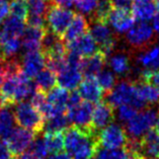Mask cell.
Returning <instances> with one entry per match:
<instances>
[{
  "label": "cell",
  "instance_id": "52a82bcc",
  "mask_svg": "<svg viewBox=\"0 0 159 159\" xmlns=\"http://www.w3.org/2000/svg\"><path fill=\"white\" fill-rule=\"evenodd\" d=\"M91 25L89 34L95 41L99 51L107 57L116 47V39L112 32L104 22H91Z\"/></svg>",
  "mask_w": 159,
  "mask_h": 159
},
{
  "label": "cell",
  "instance_id": "f1b7e54d",
  "mask_svg": "<svg viewBox=\"0 0 159 159\" xmlns=\"http://www.w3.org/2000/svg\"><path fill=\"white\" fill-rule=\"evenodd\" d=\"M110 66L118 76L127 75L130 71L129 57L125 54H116L112 55L110 60Z\"/></svg>",
  "mask_w": 159,
  "mask_h": 159
},
{
  "label": "cell",
  "instance_id": "d6986e66",
  "mask_svg": "<svg viewBox=\"0 0 159 159\" xmlns=\"http://www.w3.org/2000/svg\"><path fill=\"white\" fill-rule=\"evenodd\" d=\"M89 30V25L87 19L82 14H74L71 24L69 25L68 29L63 36V41L69 43L80 38Z\"/></svg>",
  "mask_w": 159,
  "mask_h": 159
},
{
  "label": "cell",
  "instance_id": "7c38bea8",
  "mask_svg": "<svg viewBox=\"0 0 159 159\" xmlns=\"http://www.w3.org/2000/svg\"><path fill=\"white\" fill-rule=\"evenodd\" d=\"M67 52L73 53L80 58H86L98 51V47L96 45L93 38L89 33H86L76 40L65 43Z\"/></svg>",
  "mask_w": 159,
  "mask_h": 159
},
{
  "label": "cell",
  "instance_id": "681fc988",
  "mask_svg": "<svg viewBox=\"0 0 159 159\" xmlns=\"http://www.w3.org/2000/svg\"><path fill=\"white\" fill-rule=\"evenodd\" d=\"M0 107H1V99H0Z\"/></svg>",
  "mask_w": 159,
  "mask_h": 159
},
{
  "label": "cell",
  "instance_id": "e575fe53",
  "mask_svg": "<svg viewBox=\"0 0 159 159\" xmlns=\"http://www.w3.org/2000/svg\"><path fill=\"white\" fill-rule=\"evenodd\" d=\"M139 81L159 89V70H144L141 72Z\"/></svg>",
  "mask_w": 159,
  "mask_h": 159
},
{
  "label": "cell",
  "instance_id": "4316f807",
  "mask_svg": "<svg viewBox=\"0 0 159 159\" xmlns=\"http://www.w3.org/2000/svg\"><path fill=\"white\" fill-rule=\"evenodd\" d=\"M25 21H22L14 16H10L3 24L1 33L9 37L20 38L25 32Z\"/></svg>",
  "mask_w": 159,
  "mask_h": 159
},
{
  "label": "cell",
  "instance_id": "7a4b0ae2",
  "mask_svg": "<svg viewBox=\"0 0 159 159\" xmlns=\"http://www.w3.org/2000/svg\"><path fill=\"white\" fill-rule=\"evenodd\" d=\"M107 102L112 107L131 106L135 108H143L146 104L139 98L135 81H122L107 94Z\"/></svg>",
  "mask_w": 159,
  "mask_h": 159
},
{
  "label": "cell",
  "instance_id": "44dd1931",
  "mask_svg": "<svg viewBox=\"0 0 159 159\" xmlns=\"http://www.w3.org/2000/svg\"><path fill=\"white\" fill-rule=\"evenodd\" d=\"M68 98H69L68 91L61 86L54 87L47 94L48 102L52 106V107L56 111L57 115L64 114V111H67Z\"/></svg>",
  "mask_w": 159,
  "mask_h": 159
},
{
  "label": "cell",
  "instance_id": "b9f144b4",
  "mask_svg": "<svg viewBox=\"0 0 159 159\" xmlns=\"http://www.w3.org/2000/svg\"><path fill=\"white\" fill-rule=\"evenodd\" d=\"M13 159H45V158L38 156V155L34 154L32 152H25L22 154L17 155V156H15Z\"/></svg>",
  "mask_w": 159,
  "mask_h": 159
},
{
  "label": "cell",
  "instance_id": "ee69618b",
  "mask_svg": "<svg viewBox=\"0 0 159 159\" xmlns=\"http://www.w3.org/2000/svg\"><path fill=\"white\" fill-rule=\"evenodd\" d=\"M153 30L159 34V11H157L153 17Z\"/></svg>",
  "mask_w": 159,
  "mask_h": 159
},
{
  "label": "cell",
  "instance_id": "277c9868",
  "mask_svg": "<svg viewBox=\"0 0 159 159\" xmlns=\"http://www.w3.org/2000/svg\"><path fill=\"white\" fill-rule=\"evenodd\" d=\"M74 11L71 9L51 3L45 16L47 30L63 39L66 30L74 17Z\"/></svg>",
  "mask_w": 159,
  "mask_h": 159
},
{
  "label": "cell",
  "instance_id": "f546056e",
  "mask_svg": "<svg viewBox=\"0 0 159 159\" xmlns=\"http://www.w3.org/2000/svg\"><path fill=\"white\" fill-rule=\"evenodd\" d=\"M9 12L22 21H26L30 15L29 0H11L9 4Z\"/></svg>",
  "mask_w": 159,
  "mask_h": 159
},
{
  "label": "cell",
  "instance_id": "8d00e7d4",
  "mask_svg": "<svg viewBox=\"0 0 159 159\" xmlns=\"http://www.w3.org/2000/svg\"><path fill=\"white\" fill-rule=\"evenodd\" d=\"M118 114H119L120 121H122L124 123H128L138 114V111H137V108H135L131 106H121V107H119Z\"/></svg>",
  "mask_w": 159,
  "mask_h": 159
},
{
  "label": "cell",
  "instance_id": "ba28073f",
  "mask_svg": "<svg viewBox=\"0 0 159 159\" xmlns=\"http://www.w3.org/2000/svg\"><path fill=\"white\" fill-rule=\"evenodd\" d=\"M36 136L37 135L33 133L32 131L24 129V128L19 127L13 129L9 137L5 140L13 157L25 153V151L30 148L32 143L36 139Z\"/></svg>",
  "mask_w": 159,
  "mask_h": 159
},
{
  "label": "cell",
  "instance_id": "4dcf8cb0",
  "mask_svg": "<svg viewBox=\"0 0 159 159\" xmlns=\"http://www.w3.org/2000/svg\"><path fill=\"white\" fill-rule=\"evenodd\" d=\"M114 8L110 0H99L98 6L90 16L91 22H104L107 24L108 15H110L111 9Z\"/></svg>",
  "mask_w": 159,
  "mask_h": 159
},
{
  "label": "cell",
  "instance_id": "2e32d148",
  "mask_svg": "<svg viewBox=\"0 0 159 159\" xmlns=\"http://www.w3.org/2000/svg\"><path fill=\"white\" fill-rule=\"evenodd\" d=\"M78 93L80 94L81 98L90 103H98L103 98V90L94 77H85V79L81 81Z\"/></svg>",
  "mask_w": 159,
  "mask_h": 159
},
{
  "label": "cell",
  "instance_id": "d4e9b609",
  "mask_svg": "<svg viewBox=\"0 0 159 159\" xmlns=\"http://www.w3.org/2000/svg\"><path fill=\"white\" fill-rule=\"evenodd\" d=\"M14 117L9 107L0 108V138L6 140L14 129Z\"/></svg>",
  "mask_w": 159,
  "mask_h": 159
},
{
  "label": "cell",
  "instance_id": "60d3db41",
  "mask_svg": "<svg viewBox=\"0 0 159 159\" xmlns=\"http://www.w3.org/2000/svg\"><path fill=\"white\" fill-rule=\"evenodd\" d=\"M75 0H52V2L54 4H57L59 6L65 7V8H69L74 4Z\"/></svg>",
  "mask_w": 159,
  "mask_h": 159
},
{
  "label": "cell",
  "instance_id": "484cf974",
  "mask_svg": "<svg viewBox=\"0 0 159 159\" xmlns=\"http://www.w3.org/2000/svg\"><path fill=\"white\" fill-rule=\"evenodd\" d=\"M70 122L66 114L55 115L51 118L45 120L44 129L47 133H57V132L66 131L68 129V126Z\"/></svg>",
  "mask_w": 159,
  "mask_h": 159
},
{
  "label": "cell",
  "instance_id": "5b68a950",
  "mask_svg": "<svg viewBox=\"0 0 159 159\" xmlns=\"http://www.w3.org/2000/svg\"><path fill=\"white\" fill-rule=\"evenodd\" d=\"M156 122V111L152 108H145L138 112L135 117L127 123L126 132L132 140H141L147 132H149Z\"/></svg>",
  "mask_w": 159,
  "mask_h": 159
},
{
  "label": "cell",
  "instance_id": "d6a6232c",
  "mask_svg": "<svg viewBox=\"0 0 159 159\" xmlns=\"http://www.w3.org/2000/svg\"><path fill=\"white\" fill-rule=\"evenodd\" d=\"M51 3V0H29L30 15L45 17Z\"/></svg>",
  "mask_w": 159,
  "mask_h": 159
},
{
  "label": "cell",
  "instance_id": "30bf717a",
  "mask_svg": "<svg viewBox=\"0 0 159 159\" xmlns=\"http://www.w3.org/2000/svg\"><path fill=\"white\" fill-rule=\"evenodd\" d=\"M115 119V111L114 107L107 102H100L93 107L91 117V130L95 132L96 134L99 133L108 125H111L114 122Z\"/></svg>",
  "mask_w": 159,
  "mask_h": 159
},
{
  "label": "cell",
  "instance_id": "e0dca14e",
  "mask_svg": "<svg viewBox=\"0 0 159 159\" xmlns=\"http://www.w3.org/2000/svg\"><path fill=\"white\" fill-rule=\"evenodd\" d=\"M47 33L46 29H39L34 26H28L21 36V46L25 52L40 51L42 43Z\"/></svg>",
  "mask_w": 159,
  "mask_h": 159
},
{
  "label": "cell",
  "instance_id": "f6af8a7d",
  "mask_svg": "<svg viewBox=\"0 0 159 159\" xmlns=\"http://www.w3.org/2000/svg\"><path fill=\"white\" fill-rule=\"evenodd\" d=\"M4 66H5V62L0 60V81H1L3 74H4Z\"/></svg>",
  "mask_w": 159,
  "mask_h": 159
},
{
  "label": "cell",
  "instance_id": "d590c367",
  "mask_svg": "<svg viewBox=\"0 0 159 159\" xmlns=\"http://www.w3.org/2000/svg\"><path fill=\"white\" fill-rule=\"evenodd\" d=\"M30 148V152H32L34 154L38 155V156L43 157V158H45L49 153V151L47 149V147H46L44 140L41 139V138H39V137L34 139Z\"/></svg>",
  "mask_w": 159,
  "mask_h": 159
},
{
  "label": "cell",
  "instance_id": "7bdbcfd3",
  "mask_svg": "<svg viewBox=\"0 0 159 159\" xmlns=\"http://www.w3.org/2000/svg\"><path fill=\"white\" fill-rule=\"evenodd\" d=\"M49 159H72V157L67 152L61 151V152L53 153L51 156L49 157Z\"/></svg>",
  "mask_w": 159,
  "mask_h": 159
},
{
  "label": "cell",
  "instance_id": "6da1fadb",
  "mask_svg": "<svg viewBox=\"0 0 159 159\" xmlns=\"http://www.w3.org/2000/svg\"><path fill=\"white\" fill-rule=\"evenodd\" d=\"M65 148L72 159H92L99 148L98 134L71 126L65 131Z\"/></svg>",
  "mask_w": 159,
  "mask_h": 159
},
{
  "label": "cell",
  "instance_id": "bcb514c9",
  "mask_svg": "<svg viewBox=\"0 0 159 159\" xmlns=\"http://www.w3.org/2000/svg\"><path fill=\"white\" fill-rule=\"evenodd\" d=\"M156 131L159 133V111H158V120H157V124H156Z\"/></svg>",
  "mask_w": 159,
  "mask_h": 159
},
{
  "label": "cell",
  "instance_id": "83f0119b",
  "mask_svg": "<svg viewBox=\"0 0 159 159\" xmlns=\"http://www.w3.org/2000/svg\"><path fill=\"white\" fill-rule=\"evenodd\" d=\"M43 140L45 142L48 151L51 153L61 152L65 148L64 135L61 132H57V133H47L46 132Z\"/></svg>",
  "mask_w": 159,
  "mask_h": 159
},
{
  "label": "cell",
  "instance_id": "5bb4252c",
  "mask_svg": "<svg viewBox=\"0 0 159 159\" xmlns=\"http://www.w3.org/2000/svg\"><path fill=\"white\" fill-rule=\"evenodd\" d=\"M107 21L118 34H124L134 25L135 18L129 8H112Z\"/></svg>",
  "mask_w": 159,
  "mask_h": 159
},
{
  "label": "cell",
  "instance_id": "ac0fdd59",
  "mask_svg": "<svg viewBox=\"0 0 159 159\" xmlns=\"http://www.w3.org/2000/svg\"><path fill=\"white\" fill-rule=\"evenodd\" d=\"M58 83L61 87H63L66 90H74L78 87L82 80V73L80 71V68L70 66L66 63V67L57 75Z\"/></svg>",
  "mask_w": 159,
  "mask_h": 159
},
{
  "label": "cell",
  "instance_id": "7402d4cb",
  "mask_svg": "<svg viewBox=\"0 0 159 159\" xmlns=\"http://www.w3.org/2000/svg\"><path fill=\"white\" fill-rule=\"evenodd\" d=\"M131 11L135 19L147 22L154 17L157 12V8L152 1H134Z\"/></svg>",
  "mask_w": 159,
  "mask_h": 159
},
{
  "label": "cell",
  "instance_id": "8fae6325",
  "mask_svg": "<svg viewBox=\"0 0 159 159\" xmlns=\"http://www.w3.org/2000/svg\"><path fill=\"white\" fill-rule=\"evenodd\" d=\"M93 107L90 102H81L79 106L67 110V117L69 122L73 124V126L78 127L80 129H91V117Z\"/></svg>",
  "mask_w": 159,
  "mask_h": 159
},
{
  "label": "cell",
  "instance_id": "f907efd6",
  "mask_svg": "<svg viewBox=\"0 0 159 159\" xmlns=\"http://www.w3.org/2000/svg\"><path fill=\"white\" fill-rule=\"evenodd\" d=\"M149 159H154V158H149Z\"/></svg>",
  "mask_w": 159,
  "mask_h": 159
},
{
  "label": "cell",
  "instance_id": "74e56055",
  "mask_svg": "<svg viewBox=\"0 0 159 159\" xmlns=\"http://www.w3.org/2000/svg\"><path fill=\"white\" fill-rule=\"evenodd\" d=\"M13 155L7 146L6 141L0 138V159H13Z\"/></svg>",
  "mask_w": 159,
  "mask_h": 159
},
{
  "label": "cell",
  "instance_id": "3957f363",
  "mask_svg": "<svg viewBox=\"0 0 159 159\" xmlns=\"http://www.w3.org/2000/svg\"><path fill=\"white\" fill-rule=\"evenodd\" d=\"M14 121L20 128H24L38 135L44 130L45 118L33 107L32 103L21 102L14 106Z\"/></svg>",
  "mask_w": 159,
  "mask_h": 159
},
{
  "label": "cell",
  "instance_id": "1f68e13d",
  "mask_svg": "<svg viewBox=\"0 0 159 159\" xmlns=\"http://www.w3.org/2000/svg\"><path fill=\"white\" fill-rule=\"evenodd\" d=\"M98 82L102 90L107 94L116 86V76L110 70H102L98 75Z\"/></svg>",
  "mask_w": 159,
  "mask_h": 159
},
{
  "label": "cell",
  "instance_id": "f35d334b",
  "mask_svg": "<svg viewBox=\"0 0 159 159\" xmlns=\"http://www.w3.org/2000/svg\"><path fill=\"white\" fill-rule=\"evenodd\" d=\"M9 13V3L7 0H0V25Z\"/></svg>",
  "mask_w": 159,
  "mask_h": 159
},
{
  "label": "cell",
  "instance_id": "ab89813d",
  "mask_svg": "<svg viewBox=\"0 0 159 159\" xmlns=\"http://www.w3.org/2000/svg\"><path fill=\"white\" fill-rule=\"evenodd\" d=\"M114 8H129L134 0H110Z\"/></svg>",
  "mask_w": 159,
  "mask_h": 159
},
{
  "label": "cell",
  "instance_id": "9a60e30c",
  "mask_svg": "<svg viewBox=\"0 0 159 159\" xmlns=\"http://www.w3.org/2000/svg\"><path fill=\"white\" fill-rule=\"evenodd\" d=\"M107 57L99 50L93 55L83 58L80 64L81 73L85 77L98 76L103 70L104 65L107 63Z\"/></svg>",
  "mask_w": 159,
  "mask_h": 159
},
{
  "label": "cell",
  "instance_id": "cb8c5ba5",
  "mask_svg": "<svg viewBox=\"0 0 159 159\" xmlns=\"http://www.w3.org/2000/svg\"><path fill=\"white\" fill-rule=\"evenodd\" d=\"M137 61L145 70H157L159 68V45L140 54Z\"/></svg>",
  "mask_w": 159,
  "mask_h": 159
},
{
  "label": "cell",
  "instance_id": "4fadbf2b",
  "mask_svg": "<svg viewBox=\"0 0 159 159\" xmlns=\"http://www.w3.org/2000/svg\"><path fill=\"white\" fill-rule=\"evenodd\" d=\"M45 66L46 58L41 51L25 52L20 61L21 71L30 79L36 77L45 68Z\"/></svg>",
  "mask_w": 159,
  "mask_h": 159
},
{
  "label": "cell",
  "instance_id": "603a6c76",
  "mask_svg": "<svg viewBox=\"0 0 159 159\" xmlns=\"http://www.w3.org/2000/svg\"><path fill=\"white\" fill-rule=\"evenodd\" d=\"M57 83V74L48 67L44 68L34 77V85H36L37 89L44 93H47L54 87H56Z\"/></svg>",
  "mask_w": 159,
  "mask_h": 159
},
{
  "label": "cell",
  "instance_id": "ffe728a7",
  "mask_svg": "<svg viewBox=\"0 0 159 159\" xmlns=\"http://www.w3.org/2000/svg\"><path fill=\"white\" fill-rule=\"evenodd\" d=\"M141 152L144 156L159 159V133L154 129L143 136L140 140Z\"/></svg>",
  "mask_w": 159,
  "mask_h": 159
},
{
  "label": "cell",
  "instance_id": "c3c4849f",
  "mask_svg": "<svg viewBox=\"0 0 159 159\" xmlns=\"http://www.w3.org/2000/svg\"><path fill=\"white\" fill-rule=\"evenodd\" d=\"M134 1H152V0H134Z\"/></svg>",
  "mask_w": 159,
  "mask_h": 159
},
{
  "label": "cell",
  "instance_id": "9c48e42d",
  "mask_svg": "<svg viewBox=\"0 0 159 159\" xmlns=\"http://www.w3.org/2000/svg\"><path fill=\"white\" fill-rule=\"evenodd\" d=\"M153 29L149 24L139 21L134 25L127 34V42L135 49H143L150 45L153 39Z\"/></svg>",
  "mask_w": 159,
  "mask_h": 159
},
{
  "label": "cell",
  "instance_id": "8992f818",
  "mask_svg": "<svg viewBox=\"0 0 159 159\" xmlns=\"http://www.w3.org/2000/svg\"><path fill=\"white\" fill-rule=\"evenodd\" d=\"M98 141L100 147L107 149H125L129 137L126 130L117 124H111L98 134Z\"/></svg>",
  "mask_w": 159,
  "mask_h": 159
},
{
  "label": "cell",
  "instance_id": "7dc6e473",
  "mask_svg": "<svg viewBox=\"0 0 159 159\" xmlns=\"http://www.w3.org/2000/svg\"><path fill=\"white\" fill-rule=\"evenodd\" d=\"M155 5H156V8L159 11V0H156V1H155Z\"/></svg>",
  "mask_w": 159,
  "mask_h": 159
},
{
  "label": "cell",
  "instance_id": "836d02e7",
  "mask_svg": "<svg viewBox=\"0 0 159 159\" xmlns=\"http://www.w3.org/2000/svg\"><path fill=\"white\" fill-rule=\"evenodd\" d=\"M99 0H75V6L81 13L91 16L98 6Z\"/></svg>",
  "mask_w": 159,
  "mask_h": 159
}]
</instances>
